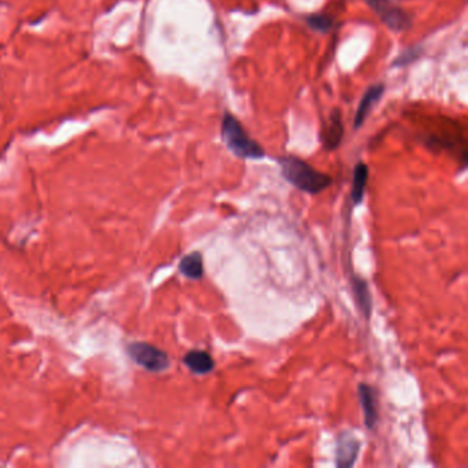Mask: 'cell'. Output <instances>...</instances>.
<instances>
[{"label":"cell","mask_w":468,"mask_h":468,"mask_svg":"<svg viewBox=\"0 0 468 468\" xmlns=\"http://www.w3.org/2000/svg\"><path fill=\"white\" fill-rule=\"evenodd\" d=\"M279 164L282 167L283 177L290 184H293L295 188L303 192L319 194L328 188L333 183V178L330 176L319 172L298 157H283L279 160Z\"/></svg>","instance_id":"1"},{"label":"cell","mask_w":468,"mask_h":468,"mask_svg":"<svg viewBox=\"0 0 468 468\" xmlns=\"http://www.w3.org/2000/svg\"><path fill=\"white\" fill-rule=\"evenodd\" d=\"M222 136L228 150L239 158L260 160L265 157L264 149L247 135L242 124L231 113H226L223 117Z\"/></svg>","instance_id":"2"},{"label":"cell","mask_w":468,"mask_h":468,"mask_svg":"<svg viewBox=\"0 0 468 468\" xmlns=\"http://www.w3.org/2000/svg\"><path fill=\"white\" fill-rule=\"evenodd\" d=\"M128 353L135 362L149 371L160 372L168 369L171 365L169 357L165 351L144 342L131 344L128 346Z\"/></svg>","instance_id":"3"},{"label":"cell","mask_w":468,"mask_h":468,"mask_svg":"<svg viewBox=\"0 0 468 468\" xmlns=\"http://www.w3.org/2000/svg\"><path fill=\"white\" fill-rule=\"evenodd\" d=\"M367 3L390 29L401 32L410 28L412 18L393 0H367Z\"/></svg>","instance_id":"4"},{"label":"cell","mask_w":468,"mask_h":468,"mask_svg":"<svg viewBox=\"0 0 468 468\" xmlns=\"http://www.w3.org/2000/svg\"><path fill=\"white\" fill-rule=\"evenodd\" d=\"M360 452V441L351 433H341L337 440V467H351Z\"/></svg>","instance_id":"5"},{"label":"cell","mask_w":468,"mask_h":468,"mask_svg":"<svg viewBox=\"0 0 468 468\" xmlns=\"http://www.w3.org/2000/svg\"><path fill=\"white\" fill-rule=\"evenodd\" d=\"M358 400L361 403V407L364 410V420L365 426L369 430H374L379 421L378 407H376V393L372 386L367 383H360L358 387Z\"/></svg>","instance_id":"6"},{"label":"cell","mask_w":468,"mask_h":468,"mask_svg":"<svg viewBox=\"0 0 468 468\" xmlns=\"http://www.w3.org/2000/svg\"><path fill=\"white\" fill-rule=\"evenodd\" d=\"M383 91H385V85L383 84H376V85H372V87L368 88V91L362 97V99L360 102V106H358V109L356 112L354 128H360L362 125V122L365 121V118L369 115V112L374 109V106L382 98Z\"/></svg>","instance_id":"7"},{"label":"cell","mask_w":468,"mask_h":468,"mask_svg":"<svg viewBox=\"0 0 468 468\" xmlns=\"http://www.w3.org/2000/svg\"><path fill=\"white\" fill-rule=\"evenodd\" d=\"M342 136H344V125H342L341 115L338 110H334L328 122L326 124L323 135H321L324 149L330 151L335 150L340 146Z\"/></svg>","instance_id":"8"},{"label":"cell","mask_w":468,"mask_h":468,"mask_svg":"<svg viewBox=\"0 0 468 468\" xmlns=\"http://www.w3.org/2000/svg\"><path fill=\"white\" fill-rule=\"evenodd\" d=\"M184 365L197 375H205L215 369V360L205 351H188L183 358Z\"/></svg>","instance_id":"9"},{"label":"cell","mask_w":468,"mask_h":468,"mask_svg":"<svg viewBox=\"0 0 468 468\" xmlns=\"http://www.w3.org/2000/svg\"><path fill=\"white\" fill-rule=\"evenodd\" d=\"M351 287H353V293L356 296L358 309L361 310L362 316L368 320L371 317V313H372V296L369 293L368 283L364 279H361L360 276H353Z\"/></svg>","instance_id":"10"},{"label":"cell","mask_w":468,"mask_h":468,"mask_svg":"<svg viewBox=\"0 0 468 468\" xmlns=\"http://www.w3.org/2000/svg\"><path fill=\"white\" fill-rule=\"evenodd\" d=\"M181 275L191 281H199L203 278V258L199 251H194L181 258L178 264Z\"/></svg>","instance_id":"11"},{"label":"cell","mask_w":468,"mask_h":468,"mask_svg":"<svg viewBox=\"0 0 468 468\" xmlns=\"http://www.w3.org/2000/svg\"><path fill=\"white\" fill-rule=\"evenodd\" d=\"M368 167L364 162H360L354 168V175H353V185H351V202L354 206H358L362 202L367 181H368Z\"/></svg>","instance_id":"12"},{"label":"cell","mask_w":468,"mask_h":468,"mask_svg":"<svg viewBox=\"0 0 468 468\" xmlns=\"http://www.w3.org/2000/svg\"><path fill=\"white\" fill-rule=\"evenodd\" d=\"M306 22L313 31H317V32H321V33L328 32L334 25V19L331 17L326 15V14L310 15V17L306 18Z\"/></svg>","instance_id":"13"},{"label":"cell","mask_w":468,"mask_h":468,"mask_svg":"<svg viewBox=\"0 0 468 468\" xmlns=\"http://www.w3.org/2000/svg\"><path fill=\"white\" fill-rule=\"evenodd\" d=\"M416 51H417L416 49H410L407 53H404V54L400 56V58L394 62V65H404L407 62H410L412 59L416 58V56H417Z\"/></svg>","instance_id":"14"}]
</instances>
